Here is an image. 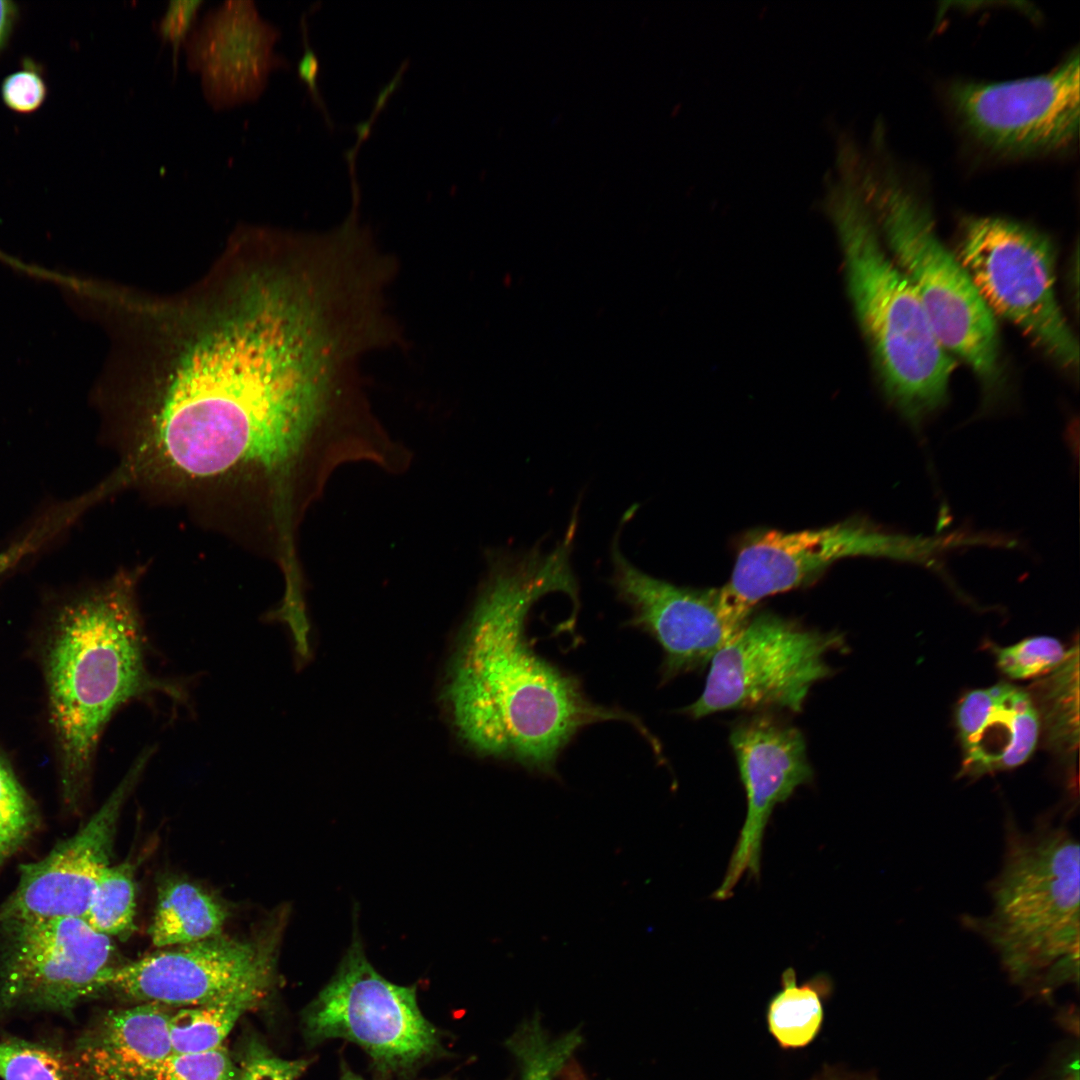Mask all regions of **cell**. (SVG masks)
Masks as SVG:
<instances>
[{
	"mask_svg": "<svg viewBox=\"0 0 1080 1080\" xmlns=\"http://www.w3.org/2000/svg\"><path fill=\"white\" fill-rule=\"evenodd\" d=\"M4 104L12 111L30 114L38 110L47 96V85L34 64L7 75L1 84Z\"/></svg>",
	"mask_w": 1080,
	"mask_h": 1080,
	"instance_id": "4dcf8cb0",
	"label": "cell"
},
{
	"mask_svg": "<svg viewBox=\"0 0 1080 1080\" xmlns=\"http://www.w3.org/2000/svg\"><path fill=\"white\" fill-rule=\"evenodd\" d=\"M120 961L112 938L83 918L0 921V1018L70 1014L98 996L102 976Z\"/></svg>",
	"mask_w": 1080,
	"mask_h": 1080,
	"instance_id": "8fae6325",
	"label": "cell"
},
{
	"mask_svg": "<svg viewBox=\"0 0 1080 1080\" xmlns=\"http://www.w3.org/2000/svg\"><path fill=\"white\" fill-rule=\"evenodd\" d=\"M1078 50L1045 74L988 82L952 81L947 104L964 134L979 148L1009 160L1063 154L1079 136Z\"/></svg>",
	"mask_w": 1080,
	"mask_h": 1080,
	"instance_id": "30bf717a",
	"label": "cell"
},
{
	"mask_svg": "<svg viewBox=\"0 0 1080 1080\" xmlns=\"http://www.w3.org/2000/svg\"><path fill=\"white\" fill-rule=\"evenodd\" d=\"M41 826V815L8 762L0 755V874Z\"/></svg>",
	"mask_w": 1080,
	"mask_h": 1080,
	"instance_id": "4316f807",
	"label": "cell"
},
{
	"mask_svg": "<svg viewBox=\"0 0 1080 1080\" xmlns=\"http://www.w3.org/2000/svg\"><path fill=\"white\" fill-rule=\"evenodd\" d=\"M810 1080H873L864 1076L841 1071L834 1067H824Z\"/></svg>",
	"mask_w": 1080,
	"mask_h": 1080,
	"instance_id": "e575fe53",
	"label": "cell"
},
{
	"mask_svg": "<svg viewBox=\"0 0 1080 1080\" xmlns=\"http://www.w3.org/2000/svg\"><path fill=\"white\" fill-rule=\"evenodd\" d=\"M1079 1057L1078 1052L1070 1057L1065 1063L1059 1080H1079Z\"/></svg>",
	"mask_w": 1080,
	"mask_h": 1080,
	"instance_id": "d590c367",
	"label": "cell"
},
{
	"mask_svg": "<svg viewBox=\"0 0 1080 1080\" xmlns=\"http://www.w3.org/2000/svg\"><path fill=\"white\" fill-rule=\"evenodd\" d=\"M283 920L280 915L256 938L221 934L119 962L100 979L98 996L183 1008L256 983H274Z\"/></svg>",
	"mask_w": 1080,
	"mask_h": 1080,
	"instance_id": "4fadbf2b",
	"label": "cell"
},
{
	"mask_svg": "<svg viewBox=\"0 0 1080 1080\" xmlns=\"http://www.w3.org/2000/svg\"><path fill=\"white\" fill-rule=\"evenodd\" d=\"M301 32L303 40V54L297 64V73L299 78L305 82L308 86V91L313 99L314 103L322 110L324 117L330 127H333V123L329 116L327 107L323 101L320 93L317 80L320 72V62L313 48H311L308 41L307 24L305 21V14L301 17Z\"/></svg>",
	"mask_w": 1080,
	"mask_h": 1080,
	"instance_id": "d6a6232c",
	"label": "cell"
},
{
	"mask_svg": "<svg viewBox=\"0 0 1080 1080\" xmlns=\"http://www.w3.org/2000/svg\"><path fill=\"white\" fill-rule=\"evenodd\" d=\"M173 1010L136 1003L97 1016L68 1045L82 1080H162Z\"/></svg>",
	"mask_w": 1080,
	"mask_h": 1080,
	"instance_id": "d6986e66",
	"label": "cell"
},
{
	"mask_svg": "<svg viewBox=\"0 0 1080 1080\" xmlns=\"http://www.w3.org/2000/svg\"><path fill=\"white\" fill-rule=\"evenodd\" d=\"M927 544L883 534L863 521L847 520L797 532L762 530L742 544L730 580L718 589L722 619L736 635L765 597L810 583L845 557H915Z\"/></svg>",
	"mask_w": 1080,
	"mask_h": 1080,
	"instance_id": "7c38bea8",
	"label": "cell"
},
{
	"mask_svg": "<svg viewBox=\"0 0 1080 1080\" xmlns=\"http://www.w3.org/2000/svg\"><path fill=\"white\" fill-rule=\"evenodd\" d=\"M273 984L256 983L173 1012L169 1028L174 1053L197 1052L224 1045L238 1020L261 1004Z\"/></svg>",
	"mask_w": 1080,
	"mask_h": 1080,
	"instance_id": "7402d4cb",
	"label": "cell"
},
{
	"mask_svg": "<svg viewBox=\"0 0 1080 1080\" xmlns=\"http://www.w3.org/2000/svg\"><path fill=\"white\" fill-rule=\"evenodd\" d=\"M582 1041L577 1029L552 1036L534 1015L518 1026L505 1046L517 1062L520 1080H554Z\"/></svg>",
	"mask_w": 1080,
	"mask_h": 1080,
	"instance_id": "cb8c5ba5",
	"label": "cell"
},
{
	"mask_svg": "<svg viewBox=\"0 0 1080 1080\" xmlns=\"http://www.w3.org/2000/svg\"><path fill=\"white\" fill-rule=\"evenodd\" d=\"M962 752L959 777L977 779L1024 764L1034 753L1040 720L1028 691L999 682L968 691L955 709Z\"/></svg>",
	"mask_w": 1080,
	"mask_h": 1080,
	"instance_id": "ac0fdd59",
	"label": "cell"
},
{
	"mask_svg": "<svg viewBox=\"0 0 1080 1080\" xmlns=\"http://www.w3.org/2000/svg\"><path fill=\"white\" fill-rule=\"evenodd\" d=\"M135 865L126 860L102 874L83 919L110 938L127 939L135 930Z\"/></svg>",
	"mask_w": 1080,
	"mask_h": 1080,
	"instance_id": "d4e9b609",
	"label": "cell"
},
{
	"mask_svg": "<svg viewBox=\"0 0 1080 1080\" xmlns=\"http://www.w3.org/2000/svg\"><path fill=\"white\" fill-rule=\"evenodd\" d=\"M1 1080H82L68 1046L56 1040L0 1038Z\"/></svg>",
	"mask_w": 1080,
	"mask_h": 1080,
	"instance_id": "484cf974",
	"label": "cell"
},
{
	"mask_svg": "<svg viewBox=\"0 0 1080 1080\" xmlns=\"http://www.w3.org/2000/svg\"><path fill=\"white\" fill-rule=\"evenodd\" d=\"M844 648L840 632L760 613L714 655L702 694L682 713L699 719L734 709L799 712L810 688L833 673L826 656Z\"/></svg>",
	"mask_w": 1080,
	"mask_h": 1080,
	"instance_id": "9c48e42d",
	"label": "cell"
},
{
	"mask_svg": "<svg viewBox=\"0 0 1080 1080\" xmlns=\"http://www.w3.org/2000/svg\"><path fill=\"white\" fill-rule=\"evenodd\" d=\"M143 567L121 569L74 593L56 609L44 668L60 758L61 800L75 813L91 782L102 733L124 706L164 695L185 703L183 683L153 674L139 609Z\"/></svg>",
	"mask_w": 1080,
	"mask_h": 1080,
	"instance_id": "3957f363",
	"label": "cell"
},
{
	"mask_svg": "<svg viewBox=\"0 0 1080 1080\" xmlns=\"http://www.w3.org/2000/svg\"><path fill=\"white\" fill-rule=\"evenodd\" d=\"M1028 691L1038 712L1049 749L1069 767L1076 764L1079 743V646Z\"/></svg>",
	"mask_w": 1080,
	"mask_h": 1080,
	"instance_id": "44dd1931",
	"label": "cell"
},
{
	"mask_svg": "<svg viewBox=\"0 0 1080 1080\" xmlns=\"http://www.w3.org/2000/svg\"><path fill=\"white\" fill-rule=\"evenodd\" d=\"M280 35L253 0L223 1L194 25L183 43L187 66L199 73L203 95L214 109L256 100L270 72L290 66L274 51Z\"/></svg>",
	"mask_w": 1080,
	"mask_h": 1080,
	"instance_id": "e0dca14e",
	"label": "cell"
},
{
	"mask_svg": "<svg viewBox=\"0 0 1080 1080\" xmlns=\"http://www.w3.org/2000/svg\"><path fill=\"white\" fill-rule=\"evenodd\" d=\"M578 519L550 550L485 553L486 572L451 655L443 704L470 751L555 776L564 748L584 727L624 721L658 746L635 715L592 702L578 679L536 653L526 629L550 593L577 602L571 555Z\"/></svg>",
	"mask_w": 1080,
	"mask_h": 1080,
	"instance_id": "7a4b0ae2",
	"label": "cell"
},
{
	"mask_svg": "<svg viewBox=\"0 0 1080 1080\" xmlns=\"http://www.w3.org/2000/svg\"><path fill=\"white\" fill-rule=\"evenodd\" d=\"M618 539L619 532L610 549V583L631 610L627 624L661 647L662 680L703 668L735 637L722 619L718 589H691L655 578L623 555Z\"/></svg>",
	"mask_w": 1080,
	"mask_h": 1080,
	"instance_id": "9a60e30c",
	"label": "cell"
},
{
	"mask_svg": "<svg viewBox=\"0 0 1080 1080\" xmlns=\"http://www.w3.org/2000/svg\"><path fill=\"white\" fill-rule=\"evenodd\" d=\"M311 1062L282 1058L257 1037L244 1042L236 1059L239 1080H298Z\"/></svg>",
	"mask_w": 1080,
	"mask_h": 1080,
	"instance_id": "f546056e",
	"label": "cell"
},
{
	"mask_svg": "<svg viewBox=\"0 0 1080 1080\" xmlns=\"http://www.w3.org/2000/svg\"><path fill=\"white\" fill-rule=\"evenodd\" d=\"M341 1067L342 1072L340 1080H364L361 1076L351 1071V1069L347 1065L342 1064Z\"/></svg>",
	"mask_w": 1080,
	"mask_h": 1080,
	"instance_id": "74e56055",
	"label": "cell"
},
{
	"mask_svg": "<svg viewBox=\"0 0 1080 1080\" xmlns=\"http://www.w3.org/2000/svg\"><path fill=\"white\" fill-rule=\"evenodd\" d=\"M959 224L956 256L993 315L1016 326L1059 367L1076 369L1078 342L1056 296L1050 238L1001 216H968Z\"/></svg>",
	"mask_w": 1080,
	"mask_h": 1080,
	"instance_id": "ba28073f",
	"label": "cell"
},
{
	"mask_svg": "<svg viewBox=\"0 0 1080 1080\" xmlns=\"http://www.w3.org/2000/svg\"><path fill=\"white\" fill-rule=\"evenodd\" d=\"M301 1025L309 1046L331 1039L357 1044L385 1080L409 1079L444 1053L440 1031L420 1010L416 986L379 974L356 929L335 974L303 1010Z\"/></svg>",
	"mask_w": 1080,
	"mask_h": 1080,
	"instance_id": "52a82bcc",
	"label": "cell"
},
{
	"mask_svg": "<svg viewBox=\"0 0 1080 1080\" xmlns=\"http://www.w3.org/2000/svg\"><path fill=\"white\" fill-rule=\"evenodd\" d=\"M18 8L13 1L0 0V50L13 29Z\"/></svg>",
	"mask_w": 1080,
	"mask_h": 1080,
	"instance_id": "836d02e7",
	"label": "cell"
},
{
	"mask_svg": "<svg viewBox=\"0 0 1080 1080\" xmlns=\"http://www.w3.org/2000/svg\"><path fill=\"white\" fill-rule=\"evenodd\" d=\"M881 240L917 292L937 339L982 386L986 406L1004 387L995 316L958 257L945 246L923 195L891 166L857 181Z\"/></svg>",
	"mask_w": 1080,
	"mask_h": 1080,
	"instance_id": "8992f818",
	"label": "cell"
},
{
	"mask_svg": "<svg viewBox=\"0 0 1080 1080\" xmlns=\"http://www.w3.org/2000/svg\"><path fill=\"white\" fill-rule=\"evenodd\" d=\"M991 648L999 670L1014 680L1046 675L1057 668L1068 654L1064 645L1051 636H1035L1007 647Z\"/></svg>",
	"mask_w": 1080,
	"mask_h": 1080,
	"instance_id": "83f0119b",
	"label": "cell"
},
{
	"mask_svg": "<svg viewBox=\"0 0 1080 1080\" xmlns=\"http://www.w3.org/2000/svg\"><path fill=\"white\" fill-rule=\"evenodd\" d=\"M204 0H170L155 28L162 40L169 41L173 50V67L181 45L195 25L196 17Z\"/></svg>",
	"mask_w": 1080,
	"mask_h": 1080,
	"instance_id": "1f68e13d",
	"label": "cell"
},
{
	"mask_svg": "<svg viewBox=\"0 0 1080 1080\" xmlns=\"http://www.w3.org/2000/svg\"><path fill=\"white\" fill-rule=\"evenodd\" d=\"M162 1080H239L236 1060L224 1046L173 1053L163 1069Z\"/></svg>",
	"mask_w": 1080,
	"mask_h": 1080,
	"instance_id": "f1b7e54d",
	"label": "cell"
},
{
	"mask_svg": "<svg viewBox=\"0 0 1080 1080\" xmlns=\"http://www.w3.org/2000/svg\"><path fill=\"white\" fill-rule=\"evenodd\" d=\"M1004 853L987 890L991 909L963 927L997 954L1017 985L1049 994L1079 976V844L1065 824L1041 815L1030 829L1007 811Z\"/></svg>",
	"mask_w": 1080,
	"mask_h": 1080,
	"instance_id": "277c9868",
	"label": "cell"
},
{
	"mask_svg": "<svg viewBox=\"0 0 1080 1080\" xmlns=\"http://www.w3.org/2000/svg\"><path fill=\"white\" fill-rule=\"evenodd\" d=\"M222 272L201 297L148 309L156 353L110 409L119 462L94 494L180 505L289 565L331 475L376 463L384 436L354 342L310 279L266 254Z\"/></svg>",
	"mask_w": 1080,
	"mask_h": 1080,
	"instance_id": "6da1fadb",
	"label": "cell"
},
{
	"mask_svg": "<svg viewBox=\"0 0 1080 1080\" xmlns=\"http://www.w3.org/2000/svg\"><path fill=\"white\" fill-rule=\"evenodd\" d=\"M832 992L829 975L819 973L798 985L795 970L781 975V989L768 1004L769 1032L784 1049L803 1048L818 1035L824 1018V1000Z\"/></svg>",
	"mask_w": 1080,
	"mask_h": 1080,
	"instance_id": "603a6c76",
	"label": "cell"
},
{
	"mask_svg": "<svg viewBox=\"0 0 1080 1080\" xmlns=\"http://www.w3.org/2000/svg\"><path fill=\"white\" fill-rule=\"evenodd\" d=\"M747 811L722 883L713 893L727 900L743 875L759 878L765 828L776 805L813 780L801 731L768 715L738 722L730 732Z\"/></svg>",
	"mask_w": 1080,
	"mask_h": 1080,
	"instance_id": "2e32d148",
	"label": "cell"
},
{
	"mask_svg": "<svg viewBox=\"0 0 1080 1080\" xmlns=\"http://www.w3.org/2000/svg\"><path fill=\"white\" fill-rule=\"evenodd\" d=\"M226 907L203 888L184 879H165L158 886L149 929L157 948L179 946L223 934Z\"/></svg>",
	"mask_w": 1080,
	"mask_h": 1080,
	"instance_id": "ffe728a7",
	"label": "cell"
},
{
	"mask_svg": "<svg viewBox=\"0 0 1080 1080\" xmlns=\"http://www.w3.org/2000/svg\"><path fill=\"white\" fill-rule=\"evenodd\" d=\"M154 753L145 748L101 807L72 836L38 861L22 864L16 887L0 905L11 918H83L97 884L111 865L113 844L126 800Z\"/></svg>",
	"mask_w": 1080,
	"mask_h": 1080,
	"instance_id": "5bb4252c",
	"label": "cell"
},
{
	"mask_svg": "<svg viewBox=\"0 0 1080 1080\" xmlns=\"http://www.w3.org/2000/svg\"><path fill=\"white\" fill-rule=\"evenodd\" d=\"M562 1080H588L586 1075L574 1059L570 1060L561 1070L559 1075Z\"/></svg>",
	"mask_w": 1080,
	"mask_h": 1080,
	"instance_id": "8d00e7d4",
	"label": "cell"
},
{
	"mask_svg": "<svg viewBox=\"0 0 1080 1080\" xmlns=\"http://www.w3.org/2000/svg\"><path fill=\"white\" fill-rule=\"evenodd\" d=\"M848 292L881 387L913 426L944 406L955 368L926 310L878 233L857 184L832 197Z\"/></svg>",
	"mask_w": 1080,
	"mask_h": 1080,
	"instance_id": "5b68a950",
	"label": "cell"
}]
</instances>
